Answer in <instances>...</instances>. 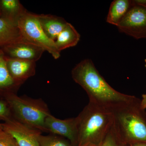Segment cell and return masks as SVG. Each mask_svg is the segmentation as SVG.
<instances>
[{
	"label": "cell",
	"instance_id": "obj_1",
	"mask_svg": "<svg viewBox=\"0 0 146 146\" xmlns=\"http://www.w3.org/2000/svg\"><path fill=\"white\" fill-rule=\"evenodd\" d=\"M72 76L73 80L86 91L89 102L112 112L136 97L122 94L113 89L90 59H84L77 64L72 70Z\"/></svg>",
	"mask_w": 146,
	"mask_h": 146
},
{
	"label": "cell",
	"instance_id": "obj_2",
	"mask_svg": "<svg viewBox=\"0 0 146 146\" xmlns=\"http://www.w3.org/2000/svg\"><path fill=\"white\" fill-rule=\"evenodd\" d=\"M77 118V146H98L112 127V111L89 102Z\"/></svg>",
	"mask_w": 146,
	"mask_h": 146
},
{
	"label": "cell",
	"instance_id": "obj_3",
	"mask_svg": "<svg viewBox=\"0 0 146 146\" xmlns=\"http://www.w3.org/2000/svg\"><path fill=\"white\" fill-rule=\"evenodd\" d=\"M140 103L141 100L136 97L112 111V127L123 144L146 142V112Z\"/></svg>",
	"mask_w": 146,
	"mask_h": 146
},
{
	"label": "cell",
	"instance_id": "obj_4",
	"mask_svg": "<svg viewBox=\"0 0 146 146\" xmlns=\"http://www.w3.org/2000/svg\"><path fill=\"white\" fill-rule=\"evenodd\" d=\"M0 99L8 104L13 119L42 133L46 132L45 119L51 113L48 105L42 99L19 96L17 93L5 92L0 96Z\"/></svg>",
	"mask_w": 146,
	"mask_h": 146
},
{
	"label": "cell",
	"instance_id": "obj_5",
	"mask_svg": "<svg viewBox=\"0 0 146 146\" xmlns=\"http://www.w3.org/2000/svg\"><path fill=\"white\" fill-rule=\"evenodd\" d=\"M17 27L26 41L42 48L49 53L54 59L60 57V52L56 48L54 41L45 34L36 14L27 11L18 21Z\"/></svg>",
	"mask_w": 146,
	"mask_h": 146
},
{
	"label": "cell",
	"instance_id": "obj_6",
	"mask_svg": "<svg viewBox=\"0 0 146 146\" xmlns=\"http://www.w3.org/2000/svg\"><path fill=\"white\" fill-rule=\"evenodd\" d=\"M131 5L117 27L121 32L135 39L146 38V8Z\"/></svg>",
	"mask_w": 146,
	"mask_h": 146
},
{
	"label": "cell",
	"instance_id": "obj_7",
	"mask_svg": "<svg viewBox=\"0 0 146 146\" xmlns=\"http://www.w3.org/2000/svg\"><path fill=\"white\" fill-rule=\"evenodd\" d=\"M77 118L60 119L51 114L45 119L46 132L68 139L72 146H77Z\"/></svg>",
	"mask_w": 146,
	"mask_h": 146
},
{
	"label": "cell",
	"instance_id": "obj_8",
	"mask_svg": "<svg viewBox=\"0 0 146 146\" xmlns=\"http://www.w3.org/2000/svg\"><path fill=\"white\" fill-rule=\"evenodd\" d=\"M3 130L10 134L19 146H40L38 136L42 132L19 122L14 119L2 123Z\"/></svg>",
	"mask_w": 146,
	"mask_h": 146
},
{
	"label": "cell",
	"instance_id": "obj_9",
	"mask_svg": "<svg viewBox=\"0 0 146 146\" xmlns=\"http://www.w3.org/2000/svg\"><path fill=\"white\" fill-rule=\"evenodd\" d=\"M7 57L36 62L45 51L41 47L27 41L15 42L0 48Z\"/></svg>",
	"mask_w": 146,
	"mask_h": 146
},
{
	"label": "cell",
	"instance_id": "obj_10",
	"mask_svg": "<svg viewBox=\"0 0 146 146\" xmlns=\"http://www.w3.org/2000/svg\"><path fill=\"white\" fill-rule=\"evenodd\" d=\"M7 69L14 81L20 86L36 73V62L5 56Z\"/></svg>",
	"mask_w": 146,
	"mask_h": 146
},
{
	"label": "cell",
	"instance_id": "obj_11",
	"mask_svg": "<svg viewBox=\"0 0 146 146\" xmlns=\"http://www.w3.org/2000/svg\"><path fill=\"white\" fill-rule=\"evenodd\" d=\"M36 16L45 34L54 42L68 23L63 18L54 15L36 14Z\"/></svg>",
	"mask_w": 146,
	"mask_h": 146
},
{
	"label": "cell",
	"instance_id": "obj_12",
	"mask_svg": "<svg viewBox=\"0 0 146 146\" xmlns=\"http://www.w3.org/2000/svg\"><path fill=\"white\" fill-rule=\"evenodd\" d=\"M27 11L18 0H0V18L14 25Z\"/></svg>",
	"mask_w": 146,
	"mask_h": 146
},
{
	"label": "cell",
	"instance_id": "obj_13",
	"mask_svg": "<svg viewBox=\"0 0 146 146\" xmlns=\"http://www.w3.org/2000/svg\"><path fill=\"white\" fill-rule=\"evenodd\" d=\"M80 38V35L74 27L68 23L55 40V44L58 50L60 52L63 50L76 46L78 44Z\"/></svg>",
	"mask_w": 146,
	"mask_h": 146
},
{
	"label": "cell",
	"instance_id": "obj_14",
	"mask_svg": "<svg viewBox=\"0 0 146 146\" xmlns=\"http://www.w3.org/2000/svg\"><path fill=\"white\" fill-rule=\"evenodd\" d=\"M22 41H26L18 27L0 18V48Z\"/></svg>",
	"mask_w": 146,
	"mask_h": 146
},
{
	"label": "cell",
	"instance_id": "obj_15",
	"mask_svg": "<svg viewBox=\"0 0 146 146\" xmlns=\"http://www.w3.org/2000/svg\"><path fill=\"white\" fill-rule=\"evenodd\" d=\"M20 87L10 75L7 66L5 55L0 48V96L5 92L17 93Z\"/></svg>",
	"mask_w": 146,
	"mask_h": 146
},
{
	"label": "cell",
	"instance_id": "obj_16",
	"mask_svg": "<svg viewBox=\"0 0 146 146\" xmlns=\"http://www.w3.org/2000/svg\"><path fill=\"white\" fill-rule=\"evenodd\" d=\"M131 1L115 0L111 3L106 21L108 23L117 26L131 6Z\"/></svg>",
	"mask_w": 146,
	"mask_h": 146
},
{
	"label": "cell",
	"instance_id": "obj_17",
	"mask_svg": "<svg viewBox=\"0 0 146 146\" xmlns=\"http://www.w3.org/2000/svg\"><path fill=\"white\" fill-rule=\"evenodd\" d=\"M38 140L40 146H72L68 139L54 134H40Z\"/></svg>",
	"mask_w": 146,
	"mask_h": 146
},
{
	"label": "cell",
	"instance_id": "obj_18",
	"mask_svg": "<svg viewBox=\"0 0 146 146\" xmlns=\"http://www.w3.org/2000/svg\"><path fill=\"white\" fill-rule=\"evenodd\" d=\"M98 146H125L113 129L112 125L108 133Z\"/></svg>",
	"mask_w": 146,
	"mask_h": 146
},
{
	"label": "cell",
	"instance_id": "obj_19",
	"mask_svg": "<svg viewBox=\"0 0 146 146\" xmlns=\"http://www.w3.org/2000/svg\"><path fill=\"white\" fill-rule=\"evenodd\" d=\"M13 119L10 109L6 102L0 99V120L4 122Z\"/></svg>",
	"mask_w": 146,
	"mask_h": 146
},
{
	"label": "cell",
	"instance_id": "obj_20",
	"mask_svg": "<svg viewBox=\"0 0 146 146\" xmlns=\"http://www.w3.org/2000/svg\"><path fill=\"white\" fill-rule=\"evenodd\" d=\"M0 146H19L10 134L3 130L0 132Z\"/></svg>",
	"mask_w": 146,
	"mask_h": 146
},
{
	"label": "cell",
	"instance_id": "obj_21",
	"mask_svg": "<svg viewBox=\"0 0 146 146\" xmlns=\"http://www.w3.org/2000/svg\"><path fill=\"white\" fill-rule=\"evenodd\" d=\"M133 5L140 6L146 8V0H134L131 1Z\"/></svg>",
	"mask_w": 146,
	"mask_h": 146
},
{
	"label": "cell",
	"instance_id": "obj_22",
	"mask_svg": "<svg viewBox=\"0 0 146 146\" xmlns=\"http://www.w3.org/2000/svg\"><path fill=\"white\" fill-rule=\"evenodd\" d=\"M125 146H146V142H133L125 144Z\"/></svg>",
	"mask_w": 146,
	"mask_h": 146
},
{
	"label": "cell",
	"instance_id": "obj_23",
	"mask_svg": "<svg viewBox=\"0 0 146 146\" xmlns=\"http://www.w3.org/2000/svg\"><path fill=\"white\" fill-rule=\"evenodd\" d=\"M141 106L142 109L145 110L146 108V94L142 95V99L141 100Z\"/></svg>",
	"mask_w": 146,
	"mask_h": 146
},
{
	"label": "cell",
	"instance_id": "obj_24",
	"mask_svg": "<svg viewBox=\"0 0 146 146\" xmlns=\"http://www.w3.org/2000/svg\"><path fill=\"white\" fill-rule=\"evenodd\" d=\"M3 130L2 125V123H0V132L2 131Z\"/></svg>",
	"mask_w": 146,
	"mask_h": 146
},
{
	"label": "cell",
	"instance_id": "obj_25",
	"mask_svg": "<svg viewBox=\"0 0 146 146\" xmlns=\"http://www.w3.org/2000/svg\"><path fill=\"white\" fill-rule=\"evenodd\" d=\"M80 146H94L91 145H85Z\"/></svg>",
	"mask_w": 146,
	"mask_h": 146
},
{
	"label": "cell",
	"instance_id": "obj_26",
	"mask_svg": "<svg viewBox=\"0 0 146 146\" xmlns=\"http://www.w3.org/2000/svg\"><path fill=\"white\" fill-rule=\"evenodd\" d=\"M145 67L146 68V59H145Z\"/></svg>",
	"mask_w": 146,
	"mask_h": 146
}]
</instances>
